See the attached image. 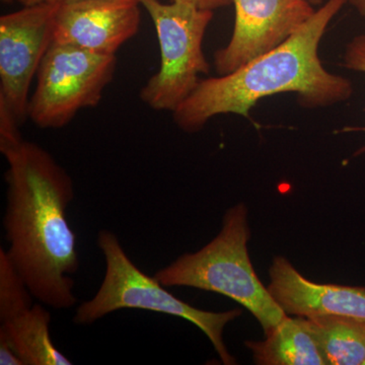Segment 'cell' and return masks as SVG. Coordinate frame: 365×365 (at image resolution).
Segmentation results:
<instances>
[{
	"mask_svg": "<svg viewBox=\"0 0 365 365\" xmlns=\"http://www.w3.org/2000/svg\"><path fill=\"white\" fill-rule=\"evenodd\" d=\"M364 365H365V364H364Z\"/></svg>",
	"mask_w": 365,
	"mask_h": 365,
	"instance_id": "cell-21",
	"label": "cell"
},
{
	"mask_svg": "<svg viewBox=\"0 0 365 365\" xmlns=\"http://www.w3.org/2000/svg\"><path fill=\"white\" fill-rule=\"evenodd\" d=\"M173 2L191 4L201 9H208L215 11V9H222L232 4V0H173Z\"/></svg>",
	"mask_w": 365,
	"mask_h": 365,
	"instance_id": "cell-17",
	"label": "cell"
},
{
	"mask_svg": "<svg viewBox=\"0 0 365 365\" xmlns=\"http://www.w3.org/2000/svg\"><path fill=\"white\" fill-rule=\"evenodd\" d=\"M268 290L287 314L313 318L341 316L365 321V287L318 284L283 257L274 259Z\"/></svg>",
	"mask_w": 365,
	"mask_h": 365,
	"instance_id": "cell-10",
	"label": "cell"
},
{
	"mask_svg": "<svg viewBox=\"0 0 365 365\" xmlns=\"http://www.w3.org/2000/svg\"><path fill=\"white\" fill-rule=\"evenodd\" d=\"M32 292L4 248H0V321H9L34 306Z\"/></svg>",
	"mask_w": 365,
	"mask_h": 365,
	"instance_id": "cell-14",
	"label": "cell"
},
{
	"mask_svg": "<svg viewBox=\"0 0 365 365\" xmlns=\"http://www.w3.org/2000/svg\"><path fill=\"white\" fill-rule=\"evenodd\" d=\"M98 246L106 260L104 280L93 299L79 304L73 317L74 323L91 325L123 309L180 317L198 327L207 336L223 364H235L223 341V331L228 323L241 316L240 309L215 313L196 309L178 299L155 276L150 277L137 267L116 235L110 230L98 232Z\"/></svg>",
	"mask_w": 365,
	"mask_h": 365,
	"instance_id": "cell-4",
	"label": "cell"
},
{
	"mask_svg": "<svg viewBox=\"0 0 365 365\" xmlns=\"http://www.w3.org/2000/svg\"><path fill=\"white\" fill-rule=\"evenodd\" d=\"M137 0H69L55 16L53 42L100 55H116L140 25Z\"/></svg>",
	"mask_w": 365,
	"mask_h": 365,
	"instance_id": "cell-9",
	"label": "cell"
},
{
	"mask_svg": "<svg viewBox=\"0 0 365 365\" xmlns=\"http://www.w3.org/2000/svg\"><path fill=\"white\" fill-rule=\"evenodd\" d=\"M307 319L328 364L364 365V319L341 316H318Z\"/></svg>",
	"mask_w": 365,
	"mask_h": 365,
	"instance_id": "cell-13",
	"label": "cell"
},
{
	"mask_svg": "<svg viewBox=\"0 0 365 365\" xmlns=\"http://www.w3.org/2000/svg\"><path fill=\"white\" fill-rule=\"evenodd\" d=\"M349 4L354 6L362 16H365V0H349Z\"/></svg>",
	"mask_w": 365,
	"mask_h": 365,
	"instance_id": "cell-19",
	"label": "cell"
},
{
	"mask_svg": "<svg viewBox=\"0 0 365 365\" xmlns=\"http://www.w3.org/2000/svg\"><path fill=\"white\" fill-rule=\"evenodd\" d=\"M116 66V55L53 42L38 71L28 119L43 129L66 126L81 110L100 104Z\"/></svg>",
	"mask_w": 365,
	"mask_h": 365,
	"instance_id": "cell-6",
	"label": "cell"
},
{
	"mask_svg": "<svg viewBox=\"0 0 365 365\" xmlns=\"http://www.w3.org/2000/svg\"><path fill=\"white\" fill-rule=\"evenodd\" d=\"M248 210L228 209L222 227L196 253L182 255L155 274L165 287H192L230 297L246 307L268 335L288 314L262 284L250 260Z\"/></svg>",
	"mask_w": 365,
	"mask_h": 365,
	"instance_id": "cell-3",
	"label": "cell"
},
{
	"mask_svg": "<svg viewBox=\"0 0 365 365\" xmlns=\"http://www.w3.org/2000/svg\"><path fill=\"white\" fill-rule=\"evenodd\" d=\"M50 323L49 312L42 304H34L26 313L1 323L0 336L9 341L24 365H71L55 347Z\"/></svg>",
	"mask_w": 365,
	"mask_h": 365,
	"instance_id": "cell-12",
	"label": "cell"
},
{
	"mask_svg": "<svg viewBox=\"0 0 365 365\" xmlns=\"http://www.w3.org/2000/svg\"><path fill=\"white\" fill-rule=\"evenodd\" d=\"M6 170L4 218L11 257L33 297L56 309L76 304L71 275L79 268L76 235L66 218L74 198L71 177L31 141L2 153Z\"/></svg>",
	"mask_w": 365,
	"mask_h": 365,
	"instance_id": "cell-1",
	"label": "cell"
},
{
	"mask_svg": "<svg viewBox=\"0 0 365 365\" xmlns=\"http://www.w3.org/2000/svg\"><path fill=\"white\" fill-rule=\"evenodd\" d=\"M349 0H327L284 43L237 71L200 79L195 91L175 111L181 130L195 133L213 117L235 114L250 118L257 103L278 93H295L309 109L326 108L349 100V79L327 71L319 47L327 29Z\"/></svg>",
	"mask_w": 365,
	"mask_h": 365,
	"instance_id": "cell-2",
	"label": "cell"
},
{
	"mask_svg": "<svg viewBox=\"0 0 365 365\" xmlns=\"http://www.w3.org/2000/svg\"><path fill=\"white\" fill-rule=\"evenodd\" d=\"M314 6H321L322 4H325V0H309Z\"/></svg>",
	"mask_w": 365,
	"mask_h": 365,
	"instance_id": "cell-20",
	"label": "cell"
},
{
	"mask_svg": "<svg viewBox=\"0 0 365 365\" xmlns=\"http://www.w3.org/2000/svg\"><path fill=\"white\" fill-rule=\"evenodd\" d=\"M4 2H20L24 6H31V4H42V2H64L69 1V0H2ZM140 2V0H137Z\"/></svg>",
	"mask_w": 365,
	"mask_h": 365,
	"instance_id": "cell-18",
	"label": "cell"
},
{
	"mask_svg": "<svg viewBox=\"0 0 365 365\" xmlns=\"http://www.w3.org/2000/svg\"><path fill=\"white\" fill-rule=\"evenodd\" d=\"M155 25L160 64L140 91V100L155 111L173 112L195 91L200 74L210 71L203 39L213 11L191 4L140 0Z\"/></svg>",
	"mask_w": 365,
	"mask_h": 365,
	"instance_id": "cell-5",
	"label": "cell"
},
{
	"mask_svg": "<svg viewBox=\"0 0 365 365\" xmlns=\"http://www.w3.org/2000/svg\"><path fill=\"white\" fill-rule=\"evenodd\" d=\"M261 365H328L309 319L287 317L259 342H246Z\"/></svg>",
	"mask_w": 365,
	"mask_h": 365,
	"instance_id": "cell-11",
	"label": "cell"
},
{
	"mask_svg": "<svg viewBox=\"0 0 365 365\" xmlns=\"http://www.w3.org/2000/svg\"><path fill=\"white\" fill-rule=\"evenodd\" d=\"M234 32L227 46L215 51L218 76L230 72L289 39L316 11L309 0H232Z\"/></svg>",
	"mask_w": 365,
	"mask_h": 365,
	"instance_id": "cell-8",
	"label": "cell"
},
{
	"mask_svg": "<svg viewBox=\"0 0 365 365\" xmlns=\"http://www.w3.org/2000/svg\"><path fill=\"white\" fill-rule=\"evenodd\" d=\"M0 364L1 365H24L14 348L6 338L0 336Z\"/></svg>",
	"mask_w": 365,
	"mask_h": 365,
	"instance_id": "cell-16",
	"label": "cell"
},
{
	"mask_svg": "<svg viewBox=\"0 0 365 365\" xmlns=\"http://www.w3.org/2000/svg\"><path fill=\"white\" fill-rule=\"evenodd\" d=\"M60 4H31L0 18V104L20 126L28 119L33 79L53 43Z\"/></svg>",
	"mask_w": 365,
	"mask_h": 365,
	"instance_id": "cell-7",
	"label": "cell"
},
{
	"mask_svg": "<svg viewBox=\"0 0 365 365\" xmlns=\"http://www.w3.org/2000/svg\"><path fill=\"white\" fill-rule=\"evenodd\" d=\"M343 66L349 71L365 73V34L355 36L346 44Z\"/></svg>",
	"mask_w": 365,
	"mask_h": 365,
	"instance_id": "cell-15",
	"label": "cell"
}]
</instances>
